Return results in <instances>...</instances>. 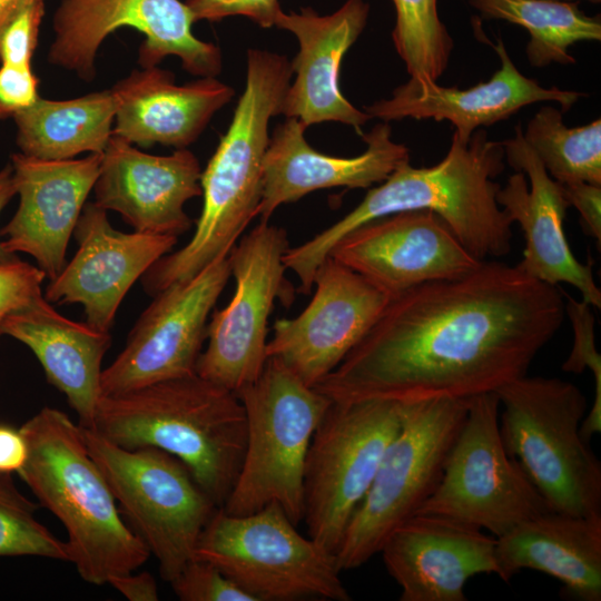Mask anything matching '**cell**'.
Instances as JSON below:
<instances>
[{"label":"cell","instance_id":"34","mask_svg":"<svg viewBox=\"0 0 601 601\" xmlns=\"http://www.w3.org/2000/svg\"><path fill=\"white\" fill-rule=\"evenodd\" d=\"M564 296L566 297L564 309L571 321L574 339L562 370L581 374L588 368L594 381L593 402L581 424L582 437L590 442L591 437L601 431V356L595 347V318L590 304L583 299L575 300L569 295Z\"/></svg>","mask_w":601,"mask_h":601},{"label":"cell","instance_id":"22","mask_svg":"<svg viewBox=\"0 0 601 601\" xmlns=\"http://www.w3.org/2000/svg\"><path fill=\"white\" fill-rule=\"evenodd\" d=\"M495 542L469 524L417 513L387 536L380 553L401 601H465L470 579L495 574Z\"/></svg>","mask_w":601,"mask_h":601},{"label":"cell","instance_id":"18","mask_svg":"<svg viewBox=\"0 0 601 601\" xmlns=\"http://www.w3.org/2000/svg\"><path fill=\"white\" fill-rule=\"evenodd\" d=\"M73 236L78 250L46 287L49 303L80 304L86 323L110 332L120 303L130 287L177 244L175 236L122 233L107 210L86 203Z\"/></svg>","mask_w":601,"mask_h":601},{"label":"cell","instance_id":"13","mask_svg":"<svg viewBox=\"0 0 601 601\" xmlns=\"http://www.w3.org/2000/svg\"><path fill=\"white\" fill-rule=\"evenodd\" d=\"M287 249L286 230L264 221L233 247L235 290L229 303L211 315L196 374L235 394L258 378L267 361V326L275 302L288 307L295 299L284 264Z\"/></svg>","mask_w":601,"mask_h":601},{"label":"cell","instance_id":"11","mask_svg":"<svg viewBox=\"0 0 601 601\" xmlns=\"http://www.w3.org/2000/svg\"><path fill=\"white\" fill-rule=\"evenodd\" d=\"M404 410L394 400L332 401L317 425L305 461L303 520L328 552L336 553Z\"/></svg>","mask_w":601,"mask_h":601},{"label":"cell","instance_id":"16","mask_svg":"<svg viewBox=\"0 0 601 601\" xmlns=\"http://www.w3.org/2000/svg\"><path fill=\"white\" fill-rule=\"evenodd\" d=\"M314 286L299 315L275 322L266 345L267 358H276L309 386L342 363L391 299L331 256L317 269Z\"/></svg>","mask_w":601,"mask_h":601},{"label":"cell","instance_id":"30","mask_svg":"<svg viewBox=\"0 0 601 601\" xmlns=\"http://www.w3.org/2000/svg\"><path fill=\"white\" fill-rule=\"evenodd\" d=\"M486 19L523 27L530 33L525 55L533 68L577 62L570 48L601 40L600 16H588L574 2L553 0H469Z\"/></svg>","mask_w":601,"mask_h":601},{"label":"cell","instance_id":"42","mask_svg":"<svg viewBox=\"0 0 601 601\" xmlns=\"http://www.w3.org/2000/svg\"><path fill=\"white\" fill-rule=\"evenodd\" d=\"M109 584L130 601H157L159 599L157 582L149 572L124 573L114 577Z\"/></svg>","mask_w":601,"mask_h":601},{"label":"cell","instance_id":"23","mask_svg":"<svg viewBox=\"0 0 601 601\" xmlns=\"http://www.w3.org/2000/svg\"><path fill=\"white\" fill-rule=\"evenodd\" d=\"M200 175L187 148L155 156L112 135L93 185L95 203L118 213L135 231L178 237L193 225L184 206L201 195Z\"/></svg>","mask_w":601,"mask_h":601},{"label":"cell","instance_id":"45","mask_svg":"<svg viewBox=\"0 0 601 601\" xmlns=\"http://www.w3.org/2000/svg\"><path fill=\"white\" fill-rule=\"evenodd\" d=\"M553 1H568L570 2L571 0H553ZM591 2H594V3H599L601 0H589Z\"/></svg>","mask_w":601,"mask_h":601},{"label":"cell","instance_id":"33","mask_svg":"<svg viewBox=\"0 0 601 601\" xmlns=\"http://www.w3.org/2000/svg\"><path fill=\"white\" fill-rule=\"evenodd\" d=\"M38 504L24 496L12 474L0 473V556H38L71 562L67 541L36 518Z\"/></svg>","mask_w":601,"mask_h":601},{"label":"cell","instance_id":"28","mask_svg":"<svg viewBox=\"0 0 601 601\" xmlns=\"http://www.w3.org/2000/svg\"><path fill=\"white\" fill-rule=\"evenodd\" d=\"M3 334L28 346L48 382L65 394L79 425L92 428L101 394V363L111 345L110 332L73 322L42 296L11 314Z\"/></svg>","mask_w":601,"mask_h":601},{"label":"cell","instance_id":"19","mask_svg":"<svg viewBox=\"0 0 601 601\" xmlns=\"http://www.w3.org/2000/svg\"><path fill=\"white\" fill-rule=\"evenodd\" d=\"M505 161L515 173L496 194V201L524 234L523 257L518 266L528 275L556 286L575 287L582 299L601 307V290L591 263H581L572 253L564 233L569 204L562 185L554 180L523 137L521 125L502 140Z\"/></svg>","mask_w":601,"mask_h":601},{"label":"cell","instance_id":"40","mask_svg":"<svg viewBox=\"0 0 601 601\" xmlns=\"http://www.w3.org/2000/svg\"><path fill=\"white\" fill-rule=\"evenodd\" d=\"M569 206L580 214L585 231L598 243L601 242V185L587 181L561 184Z\"/></svg>","mask_w":601,"mask_h":601},{"label":"cell","instance_id":"26","mask_svg":"<svg viewBox=\"0 0 601 601\" xmlns=\"http://www.w3.org/2000/svg\"><path fill=\"white\" fill-rule=\"evenodd\" d=\"M110 89L117 102L114 136L176 149L193 144L235 93L216 77L177 85L174 73L158 67L134 70Z\"/></svg>","mask_w":601,"mask_h":601},{"label":"cell","instance_id":"37","mask_svg":"<svg viewBox=\"0 0 601 601\" xmlns=\"http://www.w3.org/2000/svg\"><path fill=\"white\" fill-rule=\"evenodd\" d=\"M46 274L35 265L14 257L0 263V336L6 319L42 295Z\"/></svg>","mask_w":601,"mask_h":601},{"label":"cell","instance_id":"27","mask_svg":"<svg viewBox=\"0 0 601 601\" xmlns=\"http://www.w3.org/2000/svg\"><path fill=\"white\" fill-rule=\"evenodd\" d=\"M494 555L504 582L534 570L562 583L570 599L601 600V515L542 513L496 538Z\"/></svg>","mask_w":601,"mask_h":601},{"label":"cell","instance_id":"1","mask_svg":"<svg viewBox=\"0 0 601 601\" xmlns=\"http://www.w3.org/2000/svg\"><path fill=\"white\" fill-rule=\"evenodd\" d=\"M563 294L496 259L392 297L314 387L332 401L470 400L522 377L565 316Z\"/></svg>","mask_w":601,"mask_h":601},{"label":"cell","instance_id":"14","mask_svg":"<svg viewBox=\"0 0 601 601\" xmlns=\"http://www.w3.org/2000/svg\"><path fill=\"white\" fill-rule=\"evenodd\" d=\"M193 23L190 9L180 0H61L52 19L48 61L91 81L100 45L117 29L130 27L145 36L138 49L141 68L176 56L187 72L216 77L223 69L221 51L195 37Z\"/></svg>","mask_w":601,"mask_h":601},{"label":"cell","instance_id":"4","mask_svg":"<svg viewBox=\"0 0 601 601\" xmlns=\"http://www.w3.org/2000/svg\"><path fill=\"white\" fill-rule=\"evenodd\" d=\"M92 428L120 446L175 456L220 508L243 463L247 426L234 392L193 374L101 396Z\"/></svg>","mask_w":601,"mask_h":601},{"label":"cell","instance_id":"32","mask_svg":"<svg viewBox=\"0 0 601 601\" xmlns=\"http://www.w3.org/2000/svg\"><path fill=\"white\" fill-rule=\"evenodd\" d=\"M395 50L410 79L437 82L447 69L454 40L439 16V0H392Z\"/></svg>","mask_w":601,"mask_h":601},{"label":"cell","instance_id":"39","mask_svg":"<svg viewBox=\"0 0 601 601\" xmlns=\"http://www.w3.org/2000/svg\"><path fill=\"white\" fill-rule=\"evenodd\" d=\"M32 67L0 63V120L13 118L40 97Z\"/></svg>","mask_w":601,"mask_h":601},{"label":"cell","instance_id":"7","mask_svg":"<svg viewBox=\"0 0 601 601\" xmlns=\"http://www.w3.org/2000/svg\"><path fill=\"white\" fill-rule=\"evenodd\" d=\"M236 395L246 415V446L237 480L220 508L244 515L277 503L298 525L307 452L332 400L272 357L258 378Z\"/></svg>","mask_w":601,"mask_h":601},{"label":"cell","instance_id":"3","mask_svg":"<svg viewBox=\"0 0 601 601\" xmlns=\"http://www.w3.org/2000/svg\"><path fill=\"white\" fill-rule=\"evenodd\" d=\"M293 70L285 56L247 50L246 85L226 134L201 170L204 198L196 229L180 249L166 254L142 276L145 292L155 296L169 285L187 280L215 260L228 256L257 216L263 190L268 125L279 115Z\"/></svg>","mask_w":601,"mask_h":601},{"label":"cell","instance_id":"9","mask_svg":"<svg viewBox=\"0 0 601 601\" xmlns=\"http://www.w3.org/2000/svg\"><path fill=\"white\" fill-rule=\"evenodd\" d=\"M469 401L441 397L405 403L401 426L335 553L341 571L365 564L396 528L418 513L441 480Z\"/></svg>","mask_w":601,"mask_h":601},{"label":"cell","instance_id":"35","mask_svg":"<svg viewBox=\"0 0 601 601\" xmlns=\"http://www.w3.org/2000/svg\"><path fill=\"white\" fill-rule=\"evenodd\" d=\"M169 583L181 601H255L214 564L197 558Z\"/></svg>","mask_w":601,"mask_h":601},{"label":"cell","instance_id":"5","mask_svg":"<svg viewBox=\"0 0 601 601\" xmlns=\"http://www.w3.org/2000/svg\"><path fill=\"white\" fill-rule=\"evenodd\" d=\"M19 428L28 457L17 474L65 526L71 563L81 579L101 585L141 566L150 552L120 516L81 426L47 406Z\"/></svg>","mask_w":601,"mask_h":601},{"label":"cell","instance_id":"17","mask_svg":"<svg viewBox=\"0 0 601 601\" xmlns=\"http://www.w3.org/2000/svg\"><path fill=\"white\" fill-rule=\"evenodd\" d=\"M329 256L391 298L424 283L462 277L482 263L430 210L371 220L339 239Z\"/></svg>","mask_w":601,"mask_h":601},{"label":"cell","instance_id":"31","mask_svg":"<svg viewBox=\"0 0 601 601\" xmlns=\"http://www.w3.org/2000/svg\"><path fill=\"white\" fill-rule=\"evenodd\" d=\"M523 137L554 180L601 185L600 118L568 127L563 112L545 105L530 119Z\"/></svg>","mask_w":601,"mask_h":601},{"label":"cell","instance_id":"44","mask_svg":"<svg viewBox=\"0 0 601 601\" xmlns=\"http://www.w3.org/2000/svg\"><path fill=\"white\" fill-rule=\"evenodd\" d=\"M31 0H0V32L16 11Z\"/></svg>","mask_w":601,"mask_h":601},{"label":"cell","instance_id":"12","mask_svg":"<svg viewBox=\"0 0 601 601\" xmlns=\"http://www.w3.org/2000/svg\"><path fill=\"white\" fill-rule=\"evenodd\" d=\"M495 393L469 401L441 480L418 513L446 516L499 538L552 511L501 437Z\"/></svg>","mask_w":601,"mask_h":601},{"label":"cell","instance_id":"43","mask_svg":"<svg viewBox=\"0 0 601 601\" xmlns=\"http://www.w3.org/2000/svg\"><path fill=\"white\" fill-rule=\"evenodd\" d=\"M14 195L16 187L12 167L8 164L0 170V214ZM14 257L17 255L9 254L3 249L0 240V263L8 262Z\"/></svg>","mask_w":601,"mask_h":601},{"label":"cell","instance_id":"6","mask_svg":"<svg viewBox=\"0 0 601 601\" xmlns=\"http://www.w3.org/2000/svg\"><path fill=\"white\" fill-rule=\"evenodd\" d=\"M495 394L503 444L550 509L601 515V463L581 434L582 391L559 377L526 374Z\"/></svg>","mask_w":601,"mask_h":601},{"label":"cell","instance_id":"38","mask_svg":"<svg viewBox=\"0 0 601 601\" xmlns=\"http://www.w3.org/2000/svg\"><path fill=\"white\" fill-rule=\"evenodd\" d=\"M195 22H216L227 17L244 16L263 28L275 26L282 11L278 0H186Z\"/></svg>","mask_w":601,"mask_h":601},{"label":"cell","instance_id":"20","mask_svg":"<svg viewBox=\"0 0 601 601\" xmlns=\"http://www.w3.org/2000/svg\"><path fill=\"white\" fill-rule=\"evenodd\" d=\"M102 154L45 160L11 156L19 205L0 230L3 249L28 254L49 280L63 269L70 237L99 174Z\"/></svg>","mask_w":601,"mask_h":601},{"label":"cell","instance_id":"24","mask_svg":"<svg viewBox=\"0 0 601 601\" xmlns=\"http://www.w3.org/2000/svg\"><path fill=\"white\" fill-rule=\"evenodd\" d=\"M370 13L364 0H347L338 10L321 16L312 8L280 11L275 26L292 32L298 52L290 61L293 83L287 87L279 115L306 127L325 121L352 126L358 135L372 117L354 107L339 89L341 63L363 32Z\"/></svg>","mask_w":601,"mask_h":601},{"label":"cell","instance_id":"21","mask_svg":"<svg viewBox=\"0 0 601 601\" xmlns=\"http://www.w3.org/2000/svg\"><path fill=\"white\" fill-rule=\"evenodd\" d=\"M481 40L489 43L500 59V68L490 80L459 89L408 79L393 90L391 98L367 105L364 111L385 122L406 118L445 120L452 125L457 138L467 142L475 130L503 121L529 105L554 101L564 114L587 96L554 86H541L536 79L524 76L516 68L501 37H496L495 43Z\"/></svg>","mask_w":601,"mask_h":601},{"label":"cell","instance_id":"2","mask_svg":"<svg viewBox=\"0 0 601 601\" xmlns=\"http://www.w3.org/2000/svg\"><path fill=\"white\" fill-rule=\"evenodd\" d=\"M505 168L502 141L477 129L467 142L453 132L444 158L430 167H397L343 218L305 243L288 247L284 264L298 278L297 292L309 294L322 263L336 243L355 228L377 218L411 210L440 216L477 259L508 255L512 221L499 206L495 181Z\"/></svg>","mask_w":601,"mask_h":601},{"label":"cell","instance_id":"10","mask_svg":"<svg viewBox=\"0 0 601 601\" xmlns=\"http://www.w3.org/2000/svg\"><path fill=\"white\" fill-rule=\"evenodd\" d=\"M82 428L89 454L104 474L120 513L170 582L194 559L198 539L219 508L175 456L156 447L127 449Z\"/></svg>","mask_w":601,"mask_h":601},{"label":"cell","instance_id":"8","mask_svg":"<svg viewBox=\"0 0 601 601\" xmlns=\"http://www.w3.org/2000/svg\"><path fill=\"white\" fill-rule=\"evenodd\" d=\"M296 526L277 503L244 515L218 508L194 558L214 564L255 601H349L335 554Z\"/></svg>","mask_w":601,"mask_h":601},{"label":"cell","instance_id":"41","mask_svg":"<svg viewBox=\"0 0 601 601\" xmlns=\"http://www.w3.org/2000/svg\"><path fill=\"white\" fill-rule=\"evenodd\" d=\"M27 457L28 445L20 428L0 423V473H18Z\"/></svg>","mask_w":601,"mask_h":601},{"label":"cell","instance_id":"25","mask_svg":"<svg viewBox=\"0 0 601 601\" xmlns=\"http://www.w3.org/2000/svg\"><path fill=\"white\" fill-rule=\"evenodd\" d=\"M306 128L298 119L286 118L269 138L257 209L259 221L268 223L280 205L295 203L315 190L368 188L410 161V149L392 139V127L385 121L362 135L366 150L355 157L316 151L305 139Z\"/></svg>","mask_w":601,"mask_h":601},{"label":"cell","instance_id":"15","mask_svg":"<svg viewBox=\"0 0 601 601\" xmlns=\"http://www.w3.org/2000/svg\"><path fill=\"white\" fill-rule=\"evenodd\" d=\"M230 276L228 255L152 296L124 349L102 370V396L196 374L208 318Z\"/></svg>","mask_w":601,"mask_h":601},{"label":"cell","instance_id":"29","mask_svg":"<svg viewBox=\"0 0 601 601\" xmlns=\"http://www.w3.org/2000/svg\"><path fill=\"white\" fill-rule=\"evenodd\" d=\"M116 110L111 89L67 100L39 97L13 117L16 142L21 154L45 160L102 154L112 136Z\"/></svg>","mask_w":601,"mask_h":601},{"label":"cell","instance_id":"36","mask_svg":"<svg viewBox=\"0 0 601 601\" xmlns=\"http://www.w3.org/2000/svg\"><path fill=\"white\" fill-rule=\"evenodd\" d=\"M45 0H31L21 6L0 32V63L32 67Z\"/></svg>","mask_w":601,"mask_h":601}]
</instances>
